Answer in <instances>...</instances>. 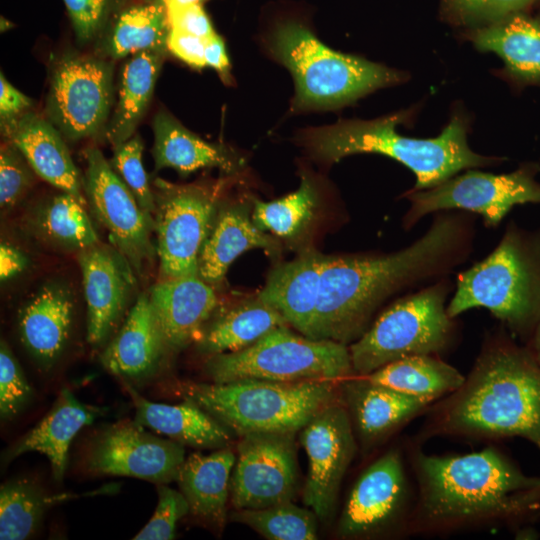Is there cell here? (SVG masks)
Here are the masks:
<instances>
[{"instance_id": "cell-1", "label": "cell", "mask_w": 540, "mask_h": 540, "mask_svg": "<svg viewBox=\"0 0 540 540\" xmlns=\"http://www.w3.org/2000/svg\"><path fill=\"white\" fill-rule=\"evenodd\" d=\"M471 214L437 212L419 239L395 252L326 255L312 338L353 343L393 294L447 277L472 252Z\"/></svg>"}, {"instance_id": "cell-2", "label": "cell", "mask_w": 540, "mask_h": 540, "mask_svg": "<svg viewBox=\"0 0 540 540\" xmlns=\"http://www.w3.org/2000/svg\"><path fill=\"white\" fill-rule=\"evenodd\" d=\"M428 433L521 437L540 451V365L525 346L491 336L464 383L436 410Z\"/></svg>"}, {"instance_id": "cell-3", "label": "cell", "mask_w": 540, "mask_h": 540, "mask_svg": "<svg viewBox=\"0 0 540 540\" xmlns=\"http://www.w3.org/2000/svg\"><path fill=\"white\" fill-rule=\"evenodd\" d=\"M417 106L373 120H340L311 129L305 145L318 161L333 164L361 153L380 154L407 167L416 177L412 190L432 188L462 170L494 166L504 158L475 153L468 145L470 117L456 109L441 133L433 138L404 136L397 132L416 116Z\"/></svg>"}, {"instance_id": "cell-4", "label": "cell", "mask_w": 540, "mask_h": 540, "mask_svg": "<svg viewBox=\"0 0 540 540\" xmlns=\"http://www.w3.org/2000/svg\"><path fill=\"white\" fill-rule=\"evenodd\" d=\"M414 466L420 492L415 520L422 529L510 518L513 495L537 480L491 447L454 456L419 452Z\"/></svg>"}, {"instance_id": "cell-5", "label": "cell", "mask_w": 540, "mask_h": 540, "mask_svg": "<svg viewBox=\"0 0 540 540\" xmlns=\"http://www.w3.org/2000/svg\"><path fill=\"white\" fill-rule=\"evenodd\" d=\"M474 308L527 340L540 319V232L510 223L495 249L458 275L447 312L456 318Z\"/></svg>"}, {"instance_id": "cell-6", "label": "cell", "mask_w": 540, "mask_h": 540, "mask_svg": "<svg viewBox=\"0 0 540 540\" xmlns=\"http://www.w3.org/2000/svg\"><path fill=\"white\" fill-rule=\"evenodd\" d=\"M179 393L239 437L250 433H297L338 401L336 381L329 380L185 382L179 384Z\"/></svg>"}, {"instance_id": "cell-7", "label": "cell", "mask_w": 540, "mask_h": 540, "mask_svg": "<svg viewBox=\"0 0 540 540\" xmlns=\"http://www.w3.org/2000/svg\"><path fill=\"white\" fill-rule=\"evenodd\" d=\"M271 51L294 78L296 110L338 108L408 79L405 72L329 48L298 22L278 26Z\"/></svg>"}, {"instance_id": "cell-8", "label": "cell", "mask_w": 540, "mask_h": 540, "mask_svg": "<svg viewBox=\"0 0 540 540\" xmlns=\"http://www.w3.org/2000/svg\"><path fill=\"white\" fill-rule=\"evenodd\" d=\"M447 277L398 299L354 341L349 352L356 376L411 355H438L451 344L455 323L447 312Z\"/></svg>"}, {"instance_id": "cell-9", "label": "cell", "mask_w": 540, "mask_h": 540, "mask_svg": "<svg viewBox=\"0 0 540 540\" xmlns=\"http://www.w3.org/2000/svg\"><path fill=\"white\" fill-rule=\"evenodd\" d=\"M205 369L215 383L337 381L355 375L347 345L297 334L289 325L271 330L242 350L210 356Z\"/></svg>"}, {"instance_id": "cell-10", "label": "cell", "mask_w": 540, "mask_h": 540, "mask_svg": "<svg viewBox=\"0 0 540 540\" xmlns=\"http://www.w3.org/2000/svg\"><path fill=\"white\" fill-rule=\"evenodd\" d=\"M537 172L535 164L503 174L467 170L432 188L410 189L403 195L411 203L403 219L404 227H413L430 213L461 210L480 215L486 227L495 228L513 207L540 203Z\"/></svg>"}, {"instance_id": "cell-11", "label": "cell", "mask_w": 540, "mask_h": 540, "mask_svg": "<svg viewBox=\"0 0 540 540\" xmlns=\"http://www.w3.org/2000/svg\"><path fill=\"white\" fill-rule=\"evenodd\" d=\"M153 185L159 280L198 276L200 252L220 205L218 191L208 185H179L160 178Z\"/></svg>"}, {"instance_id": "cell-12", "label": "cell", "mask_w": 540, "mask_h": 540, "mask_svg": "<svg viewBox=\"0 0 540 540\" xmlns=\"http://www.w3.org/2000/svg\"><path fill=\"white\" fill-rule=\"evenodd\" d=\"M113 101V64L68 53L55 65L46 99L48 120L69 141L105 133Z\"/></svg>"}, {"instance_id": "cell-13", "label": "cell", "mask_w": 540, "mask_h": 540, "mask_svg": "<svg viewBox=\"0 0 540 540\" xmlns=\"http://www.w3.org/2000/svg\"><path fill=\"white\" fill-rule=\"evenodd\" d=\"M84 192L94 219L140 275L157 255L154 217L146 213L97 147L85 151Z\"/></svg>"}, {"instance_id": "cell-14", "label": "cell", "mask_w": 540, "mask_h": 540, "mask_svg": "<svg viewBox=\"0 0 540 540\" xmlns=\"http://www.w3.org/2000/svg\"><path fill=\"white\" fill-rule=\"evenodd\" d=\"M297 490L295 433L240 436L230 480V500L235 509L291 502Z\"/></svg>"}, {"instance_id": "cell-15", "label": "cell", "mask_w": 540, "mask_h": 540, "mask_svg": "<svg viewBox=\"0 0 540 540\" xmlns=\"http://www.w3.org/2000/svg\"><path fill=\"white\" fill-rule=\"evenodd\" d=\"M299 432L308 458L303 502L326 523L335 512L343 477L357 449L353 424L347 408L337 401Z\"/></svg>"}, {"instance_id": "cell-16", "label": "cell", "mask_w": 540, "mask_h": 540, "mask_svg": "<svg viewBox=\"0 0 540 540\" xmlns=\"http://www.w3.org/2000/svg\"><path fill=\"white\" fill-rule=\"evenodd\" d=\"M185 459L183 444L148 433L133 421L118 423L101 434L87 464L94 473L134 477L159 485L177 481Z\"/></svg>"}, {"instance_id": "cell-17", "label": "cell", "mask_w": 540, "mask_h": 540, "mask_svg": "<svg viewBox=\"0 0 540 540\" xmlns=\"http://www.w3.org/2000/svg\"><path fill=\"white\" fill-rule=\"evenodd\" d=\"M406 499L401 456L397 450H390L356 480L338 523V535L354 538L381 531L399 517Z\"/></svg>"}, {"instance_id": "cell-18", "label": "cell", "mask_w": 540, "mask_h": 540, "mask_svg": "<svg viewBox=\"0 0 540 540\" xmlns=\"http://www.w3.org/2000/svg\"><path fill=\"white\" fill-rule=\"evenodd\" d=\"M77 254L87 304V340L98 346L113 332L128 306L135 271L116 248L101 242Z\"/></svg>"}, {"instance_id": "cell-19", "label": "cell", "mask_w": 540, "mask_h": 540, "mask_svg": "<svg viewBox=\"0 0 540 540\" xmlns=\"http://www.w3.org/2000/svg\"><path fill=\"white\" fill-rule=\"evenodd\" d=\"M462 36L480 52H492L503 61L493 71L510 85H540V18L514 13L492 23L470 28Z\"/></svg>"}, {"instance_id": "cell-20", "label": "cell", "mask_w": 540, "mask_h": 540, "mask_svg": "<svg viewBox=\"0 0 540 540\" xmlns=\"http://www.w3.org/2000/svg\"><path fill=\"white\" fill-rule=\"evenodd\" d=\"M1 130L19 149L36 175L87 206L84 180L61 133L49 120L29 111L1 125Z\"/></svg>"}, {"instance_id": "cell-21", "label": "cell", "mask_w": 540, "mask_h": 540, "mask_svg": "<svg viewBox=\"0 0 540 540\" xmlns=\"http://www.w3.org/2000/svg\"><path fill=\"white\" fill-rule=\"evenodd\" d=\"M149 298L169 350L196 341L218 306L213 286L198 276L159 280Z\"/></svg>"}, {"instance_id": "cell-22", "label": "cell", "mask_w": 540, "mask_h": 540, "mask_svg": "<svg viewBox=\"0 0 540 540\" xmlns=\"http://www.w3.org/2000/svg\"><path fill=\"white\" fill-rule=\"evenodd\" d=\"M255 248L275 257L281 253L278 239L254 224L248 204H220L200 252L198 277L211 286L220 284L231 264L241 254Z\"/></svg>"}, {"instance_id": "cell-23", "label": "cell", "mask_w": 540, "mask_h": 540, "mask_svg": "<svg viewBox=\"0 0 540 540\" xmlns=\"http://www.w3.org/2000/svg\"><path fill=\"white\" fill-rule=\"evenodd\" d=\"M74 309L71 289L52 281L43 285L19 312L21 342L43 369L53 366L66 347Z\"/></svg>"}, {"instance_id": "cell-24", "label": "cell", "mask_w": 540, "mask_h": 540, "mask_svg": "<svg viewBox=\"0 0 540 540\" xmlns=\"http://www.w3.org/2000/svg\"><path fill=\"white\" fill-rule=\"evenodd\" d=\"M326 255L309 249L275 267L258 296L275 308L289 326L312 338ZM313 339V338H312Z\"/></svg>"}, {"instance_id": "cell-25", "label": "cell", "mask_w": 540, "mask_h": 540, "mask_svg": "<svg viewBox=\"0 0 540 540\" xmlns=\"http://www.w3.org/2000/svg\"><path fill=\"white\" fill-rule=\"evenodd\" d=\"M167 350L149 295L141 293L101 362L117 377L140 380L156 371Z\"/></svg>"}, {"instance_id": "cell-26", "label": "cell", "mask_w": 540, "mask_h": 540, "mask_svg": "<svg viewBox=\"0 0 540 540\" xmlns=\"http://www.w3.org/2000/svg\"><path fill=\"white\" fill-rule=\"evenodd\" d=\"M342 384L346 408L364 446L379 442L428 405L364 376L347 378Z\"/></svg>"}, {"instance_id": "cell-27", "label": "cell", "mask_w": 540, "mask_h": 540, "mask_svg": "<svg viewBox=\"0 0 540 540\" xmlns=\"http://www.w3.org/2000/svg\"><path fill=\"white\" fill-rule=\"evenodd\" d=\"M155 170L172 168L182 176L199 169L217 168L228 175L239 173L245 162L236 152L208 142L185 128L165 111L153 121Z\"/></svg>"}, {"instance_id": "cell-28", "label": "cell", "mask_w": 540, "mask_h": 540, "mask_svg": "<svg viewBox=\"0 0 540 540\" xmlns=\"http://www.w3.org/2000/svg\"><path fill=\"white\" fill-rule=\"evenodd\" d=\"M99 414V409L80 402L69 389H62L50 411L8 449L4 458L9 462L24 453L39 452L48 458L55 480L61 481L73 438Z\"/></svg>"}, {"instance_id": "cell-29", "label": "cell", "mask_w": 540, "mask_h": 540, "mask_svg": "<svg viewBox=\"0 0 540 540\" xmlns=\"http://www.w3.org/2000/svg\"><path fill=\"white\" fill-rule=\"evenodd\" d=\"M135 407L134 421L183 445L196 448L228 447L232 432L189 399L176 405L155 403L126 386Z\"/></svg>"}, {"instance_id": "cell-30", "label": "cell", "mask_w": 540, "mask_h": 540, "mask_svg": "<svg viewBox=\"0 0 540 540\" xmlns=\"http://www.w3.org/2000/svg\"><path fill=\"white\" fill-rule=\"evenodd\" d=\"M235 460L236 454L229 446L209 455L192 453L185 459L177 478L189 513L217 529H222L227 520Z\"/></svg>"}, {"instance_id": "cell-31", "label": "cell", "mask_w": 540, "mask_h": 540, "mask_svg": "<svg viewBox=\"0 0 540 540\" xmlns=\"http://www.w3.org/2000/svg\"><path fill=\"white\" fill-rule=\"evenodd\" d=\"M289 325L258 295L210 318L197 338L200 353L213 356L249 347L271 330Z\"/></svg>"}, {"instance_id": "cell-32", "label": "cell", "mask_w": 540, "mask_h": 540, "mask_svg": "<svg viewBox=\"0 0 540 540\" xmlns=\"http://www.w3.org/2000/svg\"><path fill=\"white\" fill-rule=\"evenodd\" d=\"M164 54V50L139 52L123 65L117 105L105 131L113 148L134 135L153 95Z\"/></svg>"}, {"instance_id": "cell-33", "label": "cell", "mask_w": 540, "mask_h": 540, "mask_svg": "<svg viewBox=\"0 0 540 540\" xmlns=\"http://www.w3.org/2000/svg\"><path fill=\"white\" fill-rule=\"evenodd\" d=\"M386 386L426 403L458 390L465 377L437 355H411L390 362L365 375Z\"/></svg>"}, {"instance_id": "cell-34", "label": "cell", "mask_w": 540, "mask_h": 540, "mask_svg": "<svg viewBox=\"0 0 540 540\" xmlns=\"http://www.w3.org/2000/svg\"><path fill=\"white\" fill-rule=\"evenodd\" d=\"M169 31L167 8L161 0L129 7L118 16L101 54L116 60L143 51H166Z\"/></svg>"}, {"instance_id": "cell-35", "label": "cell", "mask_w": 540, "mask_h": 540, "mask_svg": "<svg viewBox=\"0 0 540 540\" xmlns=\"http://www.w3.org/2000/svg\"><path fill=\"white\" fill-rule=\"evenodd\" d=\"M31 224L39 238L62 251L79 253L100 243L85 206L63 191L39 207Z\"/></svg>"}, {"instance_id": "cell-36", "label": "cell", "mask_w": 540, "mask_h": 540, "mask_svg": "<svg viewBox=\"0 0 540 540\" xmlns=\"http://www.w3.org/2000/svg\"><path fill=\"white\" fill-rule=\"evenodd\" d=\"M70 497L47 495L26 479L4 483L0 488V539L29 538L38 529L47 508Z\"/></svg>"}, {"instance_id": "cell-37", "label": "cell", "mask_w": 540, "mask_h": 540, "mask_svg": "<svg viewBox=\"0 0 540 540\" xmlns=\"http://www.w3.org/2000/svg\"><path fill=\"white\" fill-rule=\"evenodd\" d=\"M318 196L309 178L303 177L294 192L269 202L254 200L252 220L264 232L284 238L299 236L312 221Z\"/></svg>"}, {"instance_id": "cell-38", "label": "cell", "mask_w": 540, "mask_h": 540, "mask_svg": "<svg viewBox=\"0 0 540 540\" xmlns=\"http://www.w3.org/2000/svg\"><path fill=\"white\" fill-rule=\"evenodd\" d=\"M233 521L242 523L269 540H314L318 518L311 509L291 502L259 509H236Z\"/></svg>"}, {"instance_id": "cell-39", "label": "cell", "mask_w": 540, "mask_h": 540, "mask_svg": "<svg viewBox=\"0 0 540 540\" xmlns=\"http://www.w3.org/2000/svg\"><path fill=\"white\" fill-rule=\"evenodd\" d=\"M143 142L139 135L114 148L109 161L111 167L131 191L139 206L154 217L155 197L150 187L143 162Z\"/></svg>"}, {"instance_id": "cell-40", "label": "cell", "mask_w": 540, "mask_h": 540, "mask_svg": "<svg viewBox=\"0 0 540 540\" xmlns=\"http://www.w3.org/2000/svg\"><path fill=\"white\" fill-rule=\"evenodd\" d=\"M36 174L19 149L10 141L0 152V206L9 211L26 195Z\"/></svg>"}, {"instance_id": "cell-41", "label": "cell", "mask_w": 540, "mask_h": 540, "mask_svg": "<svg viewBox=\"0 0 540 540\" xmlns=\"http://www.w3.org/2000/svg\"><path fill=\"white\" fill-rule=\"evenodd\" d=\"M536 0H443L445 13L456 24L486 25L523 12ZM478 27V26H477Z\"/></svg>"}, {"instance_id": "cell-42", "label": "cell", "mask_w": 540, "mask_h": 540, "mask_svg": "<svg viewBox=\"0 0 540 540\" xmlns=\"http://www.w3.org/2000/svg\"><path fill=\"white\" fill-rule=\"evenodd\" d=\"M157 493L154 514L134 540H171L175 537L178 521L189 513V505L181 491L159 484Z\"/></svg>"}, {"instance_id": "cell-43", "label": "cell", "mask_w": 540, "mask_h": 540, "mask_svg": "<svg viewBox=\"0 0 540 540\" xmlns=\"http://www.w3.org/2000/svg\"><path fill=\"white\" fill-rule=\"evenodd\" d=\"M32 389L5 341L0 344V414L2 419L17 415L30 401Z\"/></svg>"}, {"instance_id": "cell-44", "label": "cell", "mask_w": 540, "mask_h": 540, "mask_svg": "<svg viewBox=\"0 0 540 540\" xmlns=\"http://www.w3.org/2000/svg\"><path fill=\"white\" fill-rule=\"evenodd\" d=\"M71 19L76 39L87 44L95 39L105 24L110 0H63Z\"/></svg>"}, {"instance_id": "cell-45", "label": "cell", "mask_w": 540, "mask_h": 540, "mask_svg": "<svg viewBox=\"0 0 540 540\" xmlns=\"http://www.w3.org/2000/svg\"><path fill=\"white\" fill-rule=\"evenodd\" d=\"M170 29L208 39L215 34L212 24L200 4L167 9Z\"/></svg>"}, {"instance_id": "cell-46", "label": "cell", "mask_w": 540, "mask_h": 540, "mask_svg": "<svg viewBox=\"0 0 540 540\" xmlns=\"http://www.w3.org/2000/svg\"><path fill=\"white\" fill-rule=\"evenodd\" d=\"M206 40L170 29L167 50L186 64L194 68H203L206 66L204 57Z\"/></svg>"}, {"instance_id": "cell-47", "label": "cell", "mask_w": 540, "mask_h": 540, "mask_svg": "<svg viewBox=\"0 0 540 540\" xmlns=\"http://www.w3.org/2000/svg\"><path fill=\"white\" fill-rule=\"evenodd\" d=\"M32 100L16 89L3 75H0V119L7 124L29 112Z\"/></svg>"}, {"instance_id": "cell-48", "label": "cell", "mask_w": 540, "mask_h": 540, "mask_svg": "<svg viewBox=\"0 0 540 540\" xmlns=\"http://www.w3.org/2000/svg\"><path fill=\"white\" fill-rule=\"evenodd\" d=\"M29 264L27 256L13 245L1 243L0 246V278L8 281L22 273Z\"/></svg>"}, {"instance_id": "cell-49", "label": "cell", "mask_w": 540, "mask_h": 540, "mask_svg": "<svg viewBox=\"0 0 540 540\" xmlns=\"http://www.w3.org/2000/svg\"><path fill=\"white\" fill-rule=\"evenodd\" d=\"M537 511H540V477L531 487L513 495L510 518Z\"/></svg>"}, {"instance_id": "cell-50", "label": "cell", "mask_w": 540, "mask_h": 540, "mask_svg": "<svg viewBox=\"0 0 540 540\" xmlns=\"http://www.w3.org/2000/svg\"><path fill=\"white\" fill-rule=\"evenodd\" d=\"M204 57L206 66L222 75L228 74L229 58L223 40L216 33L206 40Z\"/></svg>"}, {"instance_id": "cell-51", "label": "cell", "mask_w": 540, "mask_h": 540, "mask_svg": "<svg viewBox=\"0 0 540 540\" xmlns=\"http://www.w3.org/2000/svg\"><path fill=\"white\" fill-rule=\"evenodd\" d=\"M525 347L535 361L540 365V319L530 336L527 338Z\"/></svg>"}, {"instance_id": "cell-52", "label": "cell", "mask_w": 540, "mask_h": 540, "mask_svg": "<svg viewBox=\"0 0 540 540\" xmlns=\"http://www.w3.org/2000/svg\"><path fill=\"white\" fill-rule=\"evenodd\" d=\"M167 9H177L200 4L203 0H161Z\"/></svg>"}, {"instance_id": "cell-53", "label": "cell", "mask_w": 540, "mask_h": 540, "mask_svg": "<svg viewBox=\"0 0 540 540\" xmlns=\"http://www.w3.org/2000/svg\"><path fill=\"white\" fill-rule=\"evenodd\" d=\"M7 23H8V21L6 19L1 20V28H2V30H6L7 28H9V27H7Z\"/></svg>"}]
</instances>
